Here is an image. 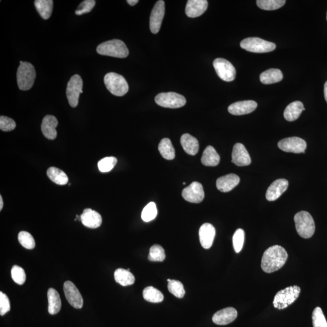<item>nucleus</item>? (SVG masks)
<instances>
[{"mask_svg":"<svg viewBox=\"0 0 327 327\" xmlns=\"http://www.w3.org/2000/svg\"><path fill=\"white\" fill-rule=\"evenodd\" d=\"M288 259V253L280 246L270 247L264 253L261 261L263 271L271 274L283 267Z\"/></svg>","mask_w":327,"mask_h":327,"instance_id":"obj_1","label":"nucleus"},{"mask_svg":"<svg viewBox=\"0 0 327 327\" xmlns=\"http://www.w3.org/2000/svg\"><path fill=\"white\" fill-rule=\"evenodd\" d=\"M295 225L298 235L303 238L309 239L315 232V224L311 214L306 211H301L295 214Z\"/></svg>","mask_w":327,"mask_h":327,"instance_id":"obj_2","label":"nucleus"},{"mask_svg":"<svg viewBox=\"0 0 327 327\" xmlns=\"http://www.w3.org/2000/svg\"><path fill=\"white\" fill-rule=\"evenodd\" d=\"M98 53L101 56L124 59L129 56V51L126 45L120 40L105 41L99 45L97 48Z\"/></svg>","mask_w":327,"mask_h":327,"instance_id":"obj_3","label":"nucleus"},{"mask_svg":"<svg viewBox=\"0 0 327 327\" xmlns=\"http://www.w3.org/2000/svg\"><path fill=\"white\" fill-rule=\"evenodd\" d=\"M104 82L108 91L118 97H123L129 91V85L126 79L117 73H107L104 76Z\"/></svg>","mask_w":327,"mask_h":327,"instance_id":"obj_4","label":"nucleus"},{"mask_svg":"<svg viewBox=\"0 0 327 327\" xmlns=\"http://www.w3.org/2000/svg\"><path fill=\"white\" fill-rule=\"evenodd\" d=\"M36 71L31 63L23 62L18 67L17 73V83L19 89L21 91H28L33 88Z\"/></svg>","mask_w":327,"mask_h":327,"instance_id":"obj_5","label":"nucleus"},{"mask_svg":"<svg viewBox=\"0 0 327 327\" xmlns=\"http://www.w3.org/2000/svg\"><path fill=\"white\" fill-rule=\"evenodd\" d=\"M301 293V288L297 285L285 288L275 295L274 305L276 309L283 310L292 304Z\"/></svg>","mask_w":327,"mask_h":327,"instance_id":"obj_6","label":"nucleus"},{"mask_svg":"<svg viewBox=\"0 0 327 327\" xmlns=\"http://www.w3.org/2000/svg\"><path fill=\"white\" fill-rule=\"evenodd\" d=\"M240 46L242 49L254 53L270 52L277 47L275 43L257 37L246 38L240 42Z\"/></svg>","mask_w":327,"mask_h":327,"instance_id":"obj_7","label":"nucleus"},{"mask_svg":"<svg viewBox=\"0 0 327 327\" xmlns=\"http://www.w3.org/2000/svg\"><path fill=\"white\" fill-rule=\"evenodd\" d=\"M155 100L160 106L171 108L183 107L186 103L184 96L172 92L161 93L156 96Z\"/></svg>","mask_w":327,"mask_h":327,"instance_id":"obj_8","label":"nucleus"},{"mask_svg":"<svg viewBox=\"0 0 327 327\" xmlns=\"http://www.w3.org/2000/svg\"><path fill=\"white\" fill-rule=\"evenodd\" d=\"M83 79L79 75L71 77L67 83L66 95L70 106L76 107L78 104L80 94H83Z\"/></svg>","mask_w":327,"mask_h":327,"instance_id":"obj_9","label":"nucleus"},{"mask_svg":"<svg viewBox=\"0 0 327 327\" xmlns=\"http://www.w3.org/2000/svg\"><path fill=\"white\" fill-rule=\"evenodd\" d=\"M213 67L220 78L223 81L230 82L236 78V72L232 64L224 59L214 60Z\"/></svg>","mask_w":327,"mask_h":327,"instance_id":"obj_10","label":"nucleus"},{"mask_svg":"<svg viewBox=\"0 0 327 327\" xmlns=\"http://www.w3.org/2000/svg\"><path fill=\"white\" fill-rule=\"evenodd\" d=\"M278 147L285 152L301 153L305 152L307 143L299 137H290L281 140Z\"/></svg>","mask_w":327,"mask_h":327,"instance_id":"obj_11","label":"nucleus"},{"mask_svg":"<svg viewBox=\"0 0 327 327\" xmlns=\"http://www.w3.org/2000/svg\"><path fill=\"white\" fill-rule=\"evenodd\" d=\"M165 14V3L159 0L156 3L150 17V30L154 34L159 33Z\"/></svg>","mask_w":327,"mask_h":327,"instance_id":"obj_12","label":"nucleus"},{"mask_svg":"<svg viewBox=\"0 0 327 327\" xmlns=\"http://www.w3.org/2000/svg\"><path fill=\"white\" fill-rule=\"evenodd\" d=\"M182 196L185 201L191 203H200L204 198L203 185L200 182H194L182 192Z\"/></svg>","mask_w":327,"mask_h":327,"instance_id":"obj_13","label":"nucleus"},{"mask_svg":"<svg viewBox=\"0 0 327 327\" xmlns=\"http://www.w3.org/2000/svg\"><path fill=\"white\" fill-rule=\"evenodd\" d=\"M64 292L70 306L76 309H81L83 306V297L74 284L69 281L65 282L64 284Z\"/></svg>","mask_w":327,"mask_h":327,"instance_id":"obj_14","label":"nucleus"},{"mask_svg":"<svg viewBox=\"0 0 327 327\" xmlns=\"http://www.w3.org/2000/svg\"><path fill=\"white\" fill-rule=\"evenodd\" d=\"M232 161L235 165L243 167L251 165L252 160L249 153L242 144L236 143L233 147Z\"/></svg>","mask_w":327,"mask_h":327,"instance_id":"obj_15","label":"nucleus"},{"mask_svg":"<svg viewBox=\"0 0 327 327\" xmlns=\"http://www.w3.org/2000/svg\"><path fill=\"white\" fill-rule=\"evenodd\" d=\"M216 230L213 225L209 223H205L199 230L200 242L202 247L205 249H209L213 245Z\"/></svg>","mask_w":327,"mask_h":327,"instance_id":"obj_16","label":"nucleus"},{"mask_svg":"<svg viewBox=\"0 0 327 327\" xmlns=\"http://www.w3.org/2000/svg\"><path fill=\"white\" fill-rule=\"evenodd\" d=\"M288 186V181L285 179H279L269 186L266 193V198L268 201H274L280 198Z\"/></svg>","mask_w":327,"mask_h":327,"instance_id":"obj_17","label":"nucleus"},{"mask_svg":"<svg viewBox=\"0 0 327 327\" xmlns=\"http://www.w3.org/2000/svg\"><path fill=\"white\" fill-rule=\"evenodd\" d=\"M258 107L257 102L246 100L235 102L229 105V113L233 115H243L252 113Z\"/></svg>","mask_w":327,"mask_h":327,"instance_id":"obj_18","label":"nucleus"},{"mask_svg":"<svg viewBox=\"0 0 327 327\" xmlns=\"http://www.w3.org/2000/svg\"><path fill=\"white\" fill-rule=\"evenodd\" d=\"M238 316V312L232 307L226 308L218 311L212 317L213 322L217 325L229 324L235 320Z\"/></svg>","mask_w":327,"mask_h":327,"instance_id":"obj_19","label":"nucleus"},{"mask_svg":"<svg viewBox=\"0 0 327 327\" xmlns=\"http://www.w3.org/2000/svg\"><path fill=\"white\" fill-rule=\"evenodd\" d=\"M208 2L206 0H188L186 5L185 14L190 18H196L207 11Z\"/></svg>","mask_w":327,"mask_h":327,"instance_id":"obj_20","label":"nucleus"},{"mask_svg":"<svg viewBox=\"0 0 327 327\" xmlns=\"http://www.w3.org/2000/svg\"><path fill=\"white\" fill-rule=\"evenodd\" d=\"M80 218L83 225L90 229H97L100 227L102 224L100 214L91 208L85 209Z\"/></svg>","mask_w":327,"mask_h":327,"instance_id":"obj_21","label":"nucleus"},{"mask_svg":"<svg viewBox=\"0 0 327 327\" xmlns=\"http://www.w3.org/2000/svg\"><path fill=\"white\" fill-rule=\"evenodd\" d=\"M59 122L53 115H46L41 124V131L48 140H53L57 137L56 128Z\"/></svg>","mask_w":327,"mask_h":327,"instance_id":"obj_22","label":"nucleus"},{"mask_svg":"<svg viewBox=\"0 0 327 327\" xmlns=\"http://www.w3.org/2000/svg\"><path fill=\"white\" fill-rule=\"evenodd\" d=\"M240 182V178L238 175L231 174L221 176L216 181V187L221 192H229L232 190Z\"/></svg>","mask_w":327,"mask_h":327,"instance_id":"obj_23","label":"nucleus"},{"mask_svg":"<svg viewBox=\"0 0 327 327\" xmlns=\"http://www.w3.org/2000/svg\"><path fill=\"white\" fill-rule=\"evenodd\" d=\"M48 312L50 315H56L62 308V301L60 294L54 288H49L47 291Z\"/></svg>","mask_w":327,"mask_h":327,"instance_id":"obj_24","label":"nucleus"},{"mask_svg":"<svg viewBox=\"0 0 327 327\" xmlns=\"http://www.w3.org/2000/svg\"><path fill=\"white\" fill-rule=\"evenodd\" d=\"M305 110L302 102L294 101L287 105L284 113L285 119L288 121H294L300 117L301 113Z\"/></svg>","mask_w":327,"mask_h":327,"instance_id":"obj_25","label":"nucleus"},{"mask_svg":"<svg viewBox=\"0 0 327 327\" xmlns=\"http://www.w3.org/2000/svg\"><path fill=\"white\" fill-rule=\"evenodd\" d=\"M181 144L184 151L190 155H197L199 151V143L197 139L188 133L181 138Z\"/></svg>","mask_w":327,"mask_h":327,"instance_id":"obj_26","label":"nucleus"},{"mask_svg":"<svg viewBox=\"0 0 327 327\" xmlns=\"http://www.w3.org/2000/svg\"><path fill=\"white\" fill-rule=\"evenodd\" d=\"M220 162V156L214 147L211 146L207 147L202 156V164L206 166L214 167L219 165Z\"/></svg>","mask_w":327,"mask_h":327,"instance_id":"obj_27","label":"nucleus"},{"mask_svg":"<svg viewBox=\"0 0 327 327\" xmlns=\"http://www.w3.org/2000/svg\"><path fill=\"white\" fill-rule=\"evenodd\" d=\"M283 73L280 70L271 69L265 70L260 75V81L264 85H271L282 81Z\"/></svg>","mask_w":327,"mask_h":327,"instance_id":"obj_28","label":"nucleus"},{"mask_svg":"<svg viewBox=\"0 0 327 327\" xmlns=\"http://www.w3.org/2000/svg\"><path fill=\"white\" fill-rule=\"evenodd\" d=\"M115 281L122 286H128L134 283L135 278L130 271L123 268H118L114 272Z\"/></svg>","mask_w":327,"mask_h":327,"instance_id":"obj_29","label":"nucleus"},{"mask_svg":"<svg viewBox=\"0 0 327 327\" xmlns=\"http://www.w3.org/2000/svg\"><path fill=\"white\" fill-rule=\"evenodd\" d=\"M35 8L41 17L47 20L50 17L53 11L52 0H36L35 1Z\"/></svg>","mask_w":327,"mask_h":327,"instance_id":"obj_30","label":"nucleus"},{"mask_svg":"<svg viewBox=\"0 0 327 327\" xmlns=\"http://www.w3.org/2000/svg\"><path fill=\"white\" fill-rule=\"evenodd\" d=\"M47 175L50 180L57 184L65 185L69 181L68 177L65 172L54 167L48 169Z\"/></svg>","mask_w":327,"mask_h":327,"instance_id":"obj_31","label":"nucleus"},{"mask_svg":"<svg viewBox=\"0 0 327 327\" xmlns=\"http://www.w3.org/2000/svg\"><path fill=\"white\" fill-rule=\"evenodd\" d=\"M158 150L164 158L168 160H172L175 158V149L171 140L162 139L159 144Z\"/></svg>","mask_w":327,"mask_h":327,"instance_id":"obj_32","label":"nucleus"},{"mask_svg":"<svg viewBox=\"0 0 327 327\" xmlns=\"http://www.w3.org/2000/svg\"><path fill=\"white\" fill-rule=\"evenodd\" d=\"M143 294L144 299L149 303H159L164 300V295L161 291L152 286L146 287Z\"/></svg>","mask_w":327,"mask_h":327,"instance_id":"obj_33","label":"nucleus"},{"mask_svg":"<svg viewBox=\"0 0 327 327\" xmlns=\"http://www.w3.org/2000/svg\"><path fill=\"white\" fill-rule=\"evenodd\" d=\"M285 2V0H258L256 4L262 10L274 11L283 7Z\"/></svg>","mask_w":327,"mask_h":327,"instance_id":"obj_34","label":"nucleus"},{"mask_svg":"<svg viewBox=\"0 0 327 327\" xmlns=\"http://www.w3.org/2000/svg\"><path fill=\"white\" fill-rule=\"evenodd\" d=\"M158 214L156 206L155 203L151 202L144 208L142 213V218L144 222L148 223L155 219Z\"/></svg>","mask_w":327,"mask_h":327,"instance_id":"obj_35","label":"nucleus"},{"mask_svg":"<svg viewBox=\"0 0 327 327\" xmlns=\"http://www.w3.org/2000/svg\"><path fill=\"white\" fill-rule=\"evenodd\" d=\"M166 255L165 250L159 245H153L150 249L149 260L155 262L165 261Z\"/></svg>","mask_w":327,"mask_h":327,"instance_id":"obj_36","label":"nucleus"},{"mask_svg":"<svg viewBox=\"0 0 327 327\" xmlns=\"http://www.w3.org/2000/svg\"><path fill=\"white\" fill-rule=\"evenodd\" d=\"M117 159L114 156L105 157L98 163L99 171L107 173L112 171L117 165Z\"/></svg>","mask_w":327,"mask_h":327,"instance_id":"obj_37","label":"nucleus"},{"mask_svg":"<svg viewBox=\"0 0 327 327\" xmlns=\"http://www.w3.org/2000/svg\"><path fill=\"white\" fill-rule=\"evenodd\" d=\"M19 242L23 248L31 250L35 248V242L33 236L31 234L24 231H22L18 234Z\"/></svg>","mask_w":327,"mask_h":327,"instance_id":"obj_38","label":"nucleus"},{"mask_svg":"<svg viewBox=\"0 0 327 327\" xmlns=\"http://www.w3.org/2000/svg\"><path fill=\"white\" fill-rule=\"evenodd\" d=\"M168 289L170 292L178 298H182L185 295L184 285L180 281L171 280L168 283Z\"/></svg>","mask_w":327,"mask_h":327,"instance_id":"obj_39","label":"nucleus"},{"mask_svg":"<svg viewBox=\"0 0 327 327\" xmlns=\"http://www.w3.org/2000/svg\"><path fill=\"white\" fill-rule=\"evenodd\" d=\"M313 327H327V322L320 307L315 308L312 314Z\"/></svg>","mask_w":327,"mask_h":327,"instance_id":"obj_40","label":"nucleus"},{"mask_svg":"<svg viewBox=\"0 0 327 327\" xmlns=\"http://www.w3.org/2000/svg\"><path fill=\"white\" fill-rule=\"evenodd\" d=\"M245 233L241 229L237 230L233 236V245L236 253H239L244 243Z\"/></svg>","mask_w":327,"mask_h":327,"instance_id":"obj_41","label":"nucleus"},{"mask_svg":"<svg viewBox=\"0 0 327 327\" xmlns=\"http://www.w3.org/2000/svg\"><path fill=\"white\" fill-rule=\"evenodd\" d=\"M11 277L15 283L18 285L23 284L25 283V279H26V275H25L24 269L18 265L13 266L11 270Z\"/></svg>","mask_w":327,"mask_h":327,"instance_id":"obj_42","label":"nucleus"},{"mask_svg":"<svg viewBox=\"0 0 327 327\" xmlns=\"http://www.w3.org/2000/svg\"><path fill=\"white\" fill-rule=\"evenodd\" d=\"M96 2L94 0H85L78 6L75 11L77 15H81L91 12L95 7Z\"/></svg>","mask_w":327,"mask_h":327,"instance_id":"obj_43","label":"nucleus"},{"mask_svg":"<svg viewBox=\"0 0 327 327\" xmlns=\"http://www.w3.org/2000/svg\"><path fill=\"white\" fill-rule=\"evenodd\" d=\"M16 123L14 120L8 117H0V129L4 131H9L15 129Z\"/></svg>","mask_w":327,"mask_h":327,"instance_id":"obj_44","label":"nucleus"},{"mask_svg":"<svg viewBox=\"0 0 327 327\" xmlns=\"http://www.w3.org/2000/svg\"><path fill=\"white\" fill-rule=\"evenodd\" d=\"M11 310V304L7 295L0 292V315L4 316Z\"/></svg>","mask_w":327,"mask_h":327,"instance_id":"obj_45","label":"nucleus"},{"mask_svg":"<svg viewBox=\"0 0 327 327\" xmlns=\"http://www.w3.org/2000/svg\"><path fill=\"white\" fill-rule=\"evenodd\" d=\"M127 2L128 3V4L131 6H133L137 5V3H139V1H138V0H128Z\"/></svg>","mask_w":327,"mask_h":327,"instance_id":"obj_46","label":"nucleus"},{"mask_svg":"<svg viewBox=\"0 0 327 327\" xmlns=\"http://www.w3.org/2000/svg\"><path fill=\"white\" fill-rule=\"evenodd\" d=\"M324 97L327 102V81L325 83L324 85Z\"/></svg>","mask_w":327,"mask_h":327,"instance_id":"obj_47","label":"nucleus"},{"mask_svg":"<svg viewBox=\"0 0 327 327\" xmlns=\"http://www.w3.org/2000/svg\"><path fill=\"white\" fill-rule=\"evenodd\" d=\"M3 208V201L2 195H0V210H2Z\"/></svg>","mask_w":327,"mask_h":327,"instance_id":"obj_48","label":"nucleus"},{"mask_svg":"<svg viewBox=\"0 0 327 327\" xmlns=\"http://www.w3.org/2000/svg\"><path fill=\"white\" fill-rule=\"evenodd\" d=\"M171 281V280H170V279H169V280H168V283H169V282Z\"/></svg>","mask_w":327,"mask_h":327,"instance_id":"obj_49","label":"nucleus"},{"mask_svg":"<svg viewBox=\"0 0 327 327\" xmlns=\"http://www.w3.org/2000/svg\"><path fill=\"white\" fill-rule=\"evenodd\" d=\"M185 182H183V185H185Z\"/></svg>","mask_w":327,"mask_h":327,"instance_id":"obj_50","label":"nucleus"},{"mask_svg":"<svg viewBox=\"0 0 327 327\" xmlns=\"http://www.w3.org/2000/svg\"><path fill=\"white\" fill-rule=\"evenodd\" d=\"M326 20H327V14H326Z\"/></svg>","mask_w":327,"mask_h":327,"instance_id":"obj_51","label":"nucleus"}]
</instances>
